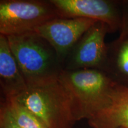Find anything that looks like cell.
<instances>
[{"label":"cell","instance_id":"8fae6325","mask_svg":"<svg viewBox=\"0 0 128 128\" xmlns=\"http://www.w3.org/2000/svg\"><path fill=\"white\" fill-rule=\"evenodd\" d=\"M16 123L20 128H47L44 123L14 98L3 101Z\"/></svg>","mask_w":128,"mask_h":128},{"label":"cell","instance_id":"52a82bcc","mask_svg":"<svg viewBox=\"0 0 128 128\" xmlns=\"http://www.w3.org/2000/svg\"><path fill=\"white\" fill-rule=\"evenodd\" d=\"M96 21L84 18H57L34 30L54 48L62 65L72 49Z\"/></svg>","mask_w":128,"mask_h":128},{"label":"cell","instance_id":"277c9868","mask_svg":"<svg viewBox=\"0 0 128 128\" xmlns=\"http://www.w3.org/2000/svg\"><path fill=\"white\" fill-rule=\"evenodd\" d=\"M60 18L50 0H1L0 34L8 36L34 30Z\"/></svg>","mask_w":128,"mask_h":128},{"label":"cell","instance_id":"7a4b0ae2","mask_svg":"<svg viewBox=\"0 0 128 128\" xmlns=\"http://www.w3.org/2000/svg\"><path fill=\"white\" fill-rule=\"evenodd\" d=\"M14 98L47 128H73L76 122L71 93L60 78L28 87Z\"/></svg>","mask_w":128,"mask_h":128},{"label":"cell","instance_id":"ba28073f","mask_svg":"<svg viewBox=\"0 0 128 128\" xmlns=\"http://www.w3.org/2000/svg\"><path fill=\"white\" fill-rule=\"evenodd\" d=\"M87 121L92 128H128V87L115 85L108 106Z\"/></svg>","mask_w":128,"mask_h":128},{"label":"cell","instance_id":"8992f818","mask_svg":"<svg viewBox=\"0 0 128 128\" xmlns=\"http://www.w3.org/2000/svg\"><path fill=\"white\" fill-rule=\"evenodd\" d=\"M60 18H84L100 22L110 33L120 30L122 0H50Z\"/></svg>","mask_w":128,"mask_h":128},{"label":"cell","instance_id":"7c38bea8","mask_svg":"<svg viewBox=\"0 0 128 128\" xmlns=\"http://www.w3.org/2000/svg\"><path fill=\"white\" fill-rule=\"evenodd\" d=\"M0 128H20L16 123L4 102L0 108Z\"/></svg>","mask_w":128,"mask_h":128},{"label":"cell","instance_id":"4fadbf2b","mask_svg":"<svg viewBox=\"0 0 128 128\" xmlns=\"http://www.w3.org/2000/svg\"><path fill=\"white\" fill-rule=\"evenodd\" d=\"M128 31V0H122V24L120 30Z\"/></svg>","mask_w":128,"mask_h":128},{"label":"cell","instance_id":"3957f363","mask_svg":"<svg viewBox=\"0 0 128 128\" xmlns=\"http://www.w3.org/2000/svg\"><path fill=\"white\" fill-rule=\"evenodd\" d=\"M60 81L71 93L76 121L90 119L108 106L116 82L98 69L64 71Z\"/></svg>","mask_w":128,"mask_h":128},{"label":"cell","instance_id":"5bb4252c","mask_svg":"<svg viewBox=\"0 0 128 128\" xmlns=\"http://www.w3.org/2000/svg\"></svg>","mask_w":128,"mask_h":128},{"label":"cell","instance_id":"5b68a950","mask_svg":"<svg viewBox=\"0 0 128 128\" xmlns=\"http://www.w3.org/2000/svg\"><path fill=\"white\" fill-rule=\"evenodd\" d=\"M108 33L110 32L108 26L96 22L72 49L63 64L64 71L103 70L108 52L105 37Z\"/></svg>","mask_w":128,"mask_h":128},{"label":"cell","instance_id":"6da1fadb","mask_svg":"<svg viewBox=\"0 0 128 128\" xmlns=\"http://www.w3.org/2000/svg\"><path fill=\"white\" fill-rule=\"evenodd\" d=\"M7 38L28 87L59 78L64 71L63 65L46 39L35 32Z\"/></svg>","mask_w":128,"mask_h":128},{"label":"cell","instance_id":"9c48e42d","mask_svg":"<svg viewBox=\"0 0 128 128\" xmlns=\"http://www.w3.org/2000/svg\"><path fill=\"white\" fill-rule=\"evenodd\" d=\"M0 86L4 98L17 97L28 88L7 36L2 34H0Z\"/></svg>","mask_w":128,"mask_h":128},{"label":"cell","instance_id":"30bf717a","mask_svg":"<svg viewBox=\"0 0 128 128\" xmlns=\"http://www.w3.org/2000/svg\"><path fill=\"white\" fill-rule=\"evenodd\" d=\"M102 71L116 84L128 87V31L108 44L106 60Z\"/></svg>","mask_w":128,"mask_h":128}]
</instances>
